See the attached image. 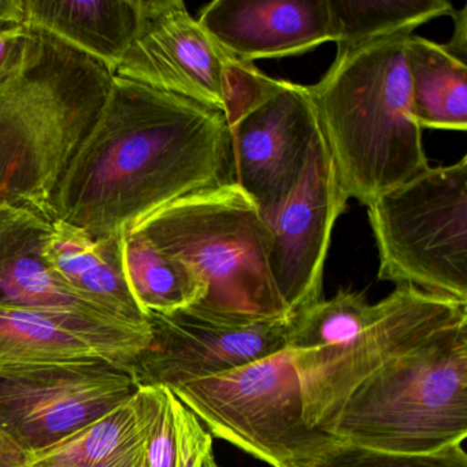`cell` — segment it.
Listing matches in <instances>:
<instances>
[{
    "mask_svg": "<svg viewBox=\"0 0 467 467\" xmlns=\"http://www.w3.org/2000/svg\"><path fill=\"white\" fill-rule=\"evenodd\" d=\"M228 184L234 151L223 111L113 78L57 185L51 217L94 237L122 234L179 199Z\"/></svg>",
    "mask_w": 467,
    "mask_h": 467,
    "instance_id": "1",
    "label": "cell"
},
{
    "mask_svg": "<svg viewBox=\"0 0 467 467\" xmlns=\"http://www.w3.org/2000/svg\"><path fill=\"white\" fill-rule=\"evenodd\" d=\"M411 34L337 51L324 78L307 86L341 188L366 207L431 168L410 108L404 45Z\"/></svg>",
    "mask_w": 467,
    "mask_h": 467,
    "instance_id": "2",
    "label": "cell"
},
{
    "mask_svg": "<svg viewBox=\"0 0 467 467\" xmlns=\"http://www.w3.org/2000/svg\"><path fill=\"white\" fill-rule=\"evenodd\" d=\"M113 78L99 62L45 34L31 64L0 87V204L53 220L57 185Z\"/></svg>",
    "mask_w": 467,
    "mask_h": 467,
    "instance_id": "3",
    "label": "cell"
},
{
    "mask_svg": "<svg viewBox=\"0 0 467 467\" xmlns=\"http://www.w3.org/2000/svg\"><path fill=\"white\" fill-rule=\"evenodd\" d=\"M128 231L144 234L161 251L184 262L204 285L187 308L228 325L289 318L270 272V231L236 184L179 199Z\"/></svg>",
    "mask_w": 467,
    "mask_h": 467,
    "instance_id": "4",
    "label": "cell"
},
{
    "mask_svg": "<svg viewBox=\"0 0 467 467\" xmlns=\"http://www.w3.org/2000/svg\"><path fill=\"white\" fill-rule=\"evenodd\" d=\"M322 431L385 452L423 455L467 436V317L360 382Z\"/></svg>",
    "mask_w": 467,
    "mask_h": 467,
    "instance_id": "5",
    "label": "cell"
},
{
    "mask_svg": "<svg viewBox=\"0 0 467 467\" xmlns=\"http://www.w3.org/2000/svg\"><path fill=\"white\" fill-rule=\"evenodd\" d=\"M379 280L467 303V157L374 199Z\"/></svg>",
    "mask_w": 467,
    "mask_h": 467,
    "instance_id": "6",
    "label": "cell"
},
{
    "mask_svg": "<svg viewBox=\"0 0 467 467\" xmlns=\"http://www.w3.org/2000/svg\"><path fill=\"white\" fill-rule=\"evenodd\" d=\"M169 390L212 436L273 467L305 466L340 441L306 423L302 381L288 348Z\"/></svg>",
    "mask_w": 467,
    "mask_h": 467,
    "instance_id": "7",
    "label": "cell"
},
{
    "mask_svg": "<svg viewBox=\"0 0 467 467\" xmlns=\"http://www.w3.org/2000/svg\"><path fill=\"white\" fill-rule=\"evenodd\" d=\"M114 78L182 95L236 122L275 78L232 58L182 0H141L140 24Z\"/></svg>",
    "mask_w": 467,
    "mask_h": 467,
    "instance_id": "8",
    "label": "cell"
},
{
    "mask_svg": "<svg viewBox=\"0 0 467 467\" xmlns=\"http://www.w3.org/2000/svg\"><path fill=\"white\" fill-rule=\"evenodd\" d=\"M463 317L467 303L399 285L379 302L376 321L351 340L316 351H291L302 381L306 423L322 431L360 382Z\"/></svg>",
    "mask_w": 467,
    "mask_h": 467,
    "instance_id": "9",
    "label": "cell"
},
{
    "mask_svg": "<svg viewBox=\"0 0 467 467\" xmlns=\"http://www.w3.org/2000/svg\"><path fill=\"white\" fill-rule=\"evenodd\" d=\"M136 390L130 366L108 360L0 371V429L35 453L128 403Z\"/></svg>",
    "mask_w": 467,
    "mask_h": 467,
    "instance_id": "10",
    "label": "cell"
},
{
    "mask_svg": "<svg viewBox=\"0 0 467 467\" xmlns=\"http://www.w3.org/2000/svg\"><path fill=\"white\" fill-rule=\"evenodd\" d=\"M348 201L318 127L299 182L264 218L270 231V272L291 316L321 300L333 228Z\"/></svg>",
    "mask_w": 467,
    "mask_h": 467,
    "instance_id": "11",
    "label": "cell"
},
{
    "mask_svg": "<svg viewBox=\"0 0 467 467\" xmlns=\"http://www.w3.org/2000/svg\"><path fill=\"white\" fill-rule=\"evenodd\" d=\"M229 130L234 184L267 218L299 182L318 132L307 86L275 80Z\"/></svg>",
    "mask_w": 467,
    "mask_h": 467,
    "instance_id": "12",
    "label": "cell"
},
{
    "mask_svg": "<svg viewBox=\"0 0 467 467\" xmlns=\"http://www.w3.org/2000/svg\"><path fill=\"white\" fill-rule=\"evenodd\" d=\"M292 319L228 325L182 310L150 314L151 340L130 365L138 388L207 379L288 348Z\"/></svg>",
    "mask_w": 467,
    "mask_h": 467,
    "instance_id": "13",
    "label": "cell"
},
{
    "mask_svg": "<svg viewBox=\"0 0 467 467\" xmlns=\"http://www.w3.org/2000/svg\"><path fill=\"white\" fill-rule=\"evenodd\" d=\"M150 340L149 321L0 305V371L94 360L130 366Z\"/></svg>",
    "mask_w": 467,
    "mask_h": 467,
    "instance_id": "14",
    "label": "cell"
},
{
    "mask_svg": "<svg viewBox=\"0 0 467 467\" xmlns=\"http://www.w3.org/2000/svg\"><path fill=\"white\" fill-rule=\"evenodd\" d=\"M198 21L244 64L302 56L335 42L329 0H214Z\"/></svg>",
    "mask_w": 467,
    "mask_h": 467,
    "instance_id": "15",
    "label": "cell"
},
{
    "mask_svg": "<svg viewBox=\"0 0 467 467\" xmlns=\"http://www.w3.org/2000/svg\"><path fill=\"white\" fill-rule=\"evenodd\" d=\"M51 221L29 207L0 204V305L121 319L78 296L51 270L45 258Z\"/></svg>",
    "mask_w": 467,
    "mask_h": 467,
    "instance_id": "16",
    "label": "cell"
},
{
    "mask_svg": "<svg viewBox=\"0 0 467 467\" xmlns=\"http://www.w3.org/2000/svg\"><path fill=\"white\" fill-rule=\"evenodd\" d=\"M122 234L94 237L72 223L51 221L45 258L75 294L125 321L147 317L133 299L122 269Z\"/></svg>",
    "mask_w": 467,
    "mask_h": 467,
    "instance_id": "17",
    "label": "cell"
},
{
    "mask_svg": "<svg viewBox=\"0 0 467 467\" xmlns=\"http://www.w3.org/2000/svg\"><path fill=\"white\" fill-rule=\"evenodd\" d=\"M26 26L86 54L114 76L140 24L141 0H24Z\"/></svg>",
    "mask_w": 467,
    "mask_h": 467,
    "instance_id": "18",
    "label": "cell"
},
{
    "mask_svg": "<svg viewBox=\"0 0 467 467\" xmlns=\"http://www.w3.org/2000/svg\"><path fill=\"white\" fill-rule=\"evenodd\" d=\"M404 56L415 122L422 130L466 132L467 64L414 34L407 36Z\"/></svg>",
    "mask_w": 467,
    "mask_h": 467,
    "instance_id": "19",
    "label": "cell"
},
{
    "mask_svg": "<svg viewBox=\"0 0 467 467\" xmlns=\"http://www.w3.org/2000/svg\"><path fill=\"white\" fill-rule=\"evenodd\" d=\"M144 431L135 403H128L86 428L31 453L29 467H143Z\"/></svg>",
    "mask_w": 467,
    "mask_h": 467,
    "instance_id": "20",
    "label": "cell"
},
{
    "mask_svg": "<svg viewBox=\"0 0 467 467\" xmlns=\"http://www.w3.org/2000/svg\"><path fill=\"white\" fill-rule=\"evenodd\" d=\"M121 255L128 288L147 318L150 314L169 316L187 310L203 299L201 278L144 234L125 231Z\"/></svg>",
    "mask_w": 467,
    "mask_h": 467,
    "instance_id": "21",
    "label": "cell"
},
{
    "mask_svg": "<svg viewBox=\"0 0 467 467\" xmlns=\"http://www.w3.org/2000/svg\"><path fill=\"white\" fill-rule=\"evenodd\" d=\"M329 7L337 51L414 32L428 21L453 12L448 0H329Z\"/></svg>",
    "mask_w": 467,
    "mask_h": 467,
    "instance_id": "22",
    "label": "cell"
},
{
    "mask_svg": "<svg viewBox=\"0 0 467 467\" xmlns=\"http://www.w3.org/2000/svg\"><path fill=\"white\" fill-rule=\"evenodd\" d=\"M379 314V302L370 305L365 294L340 289L294 316L288 349L297 354L346 343L370 327Z\"/></svg>",
    "mask_w": 467,
    "mask_h": 467,
    "instance_id": "23",
    "label": "cell"
},
{
    "mask_svg": "<svg viewBox=\"0 0 467 467\" xmlns=\"http://www.w3.org/2000/svg\"><path fill=\"white\" fill-rule=\"evenodd\" d=\"M173 393L165 387H141L135 403L144 431V467H177Z\"/></svg>",
    "mask_w": 467,
    "mask_h": 467,
    "instance_id": "24",
    "label": "cell"
},
{
    "mask_svg": "<svg viewBox=\"0 0 467 467\" xmlns=\"http://www.w3.org/2000/svg\"><path fill=\"white\" fill-rule=\"evenodd\" d=\"M300 467H467L463 444L423 455L385 452L337 441L319 458Z\"/></svg>",
    "mask_w": 467,
    "mask_h": 467,
    "instance_id": "25",
    "label": "cell"
},
{
    "mask_svg": "<svg viewBox=\"0 0 467 467\" xmlns=\"http://www.w3.org/2000/svg\"><path fill=\"white\" fill-rule=\"evenodd\" d=\"M174 396V395H173ZM177 431V467H207L213 452V436L190 409L173 399Z\"/></svg>",
    "mask_w": 467,
    "mask_h": 467,
    "instance_id": "26",
    "label": "cell"
},
{
    "mask_svg": "<svg viewBox=\"0 0 467 467\" xmlns=\"http://www.w3.org/2000/svg\"><path fill=\"white\" fill-rule=\"evenodd\" d=\"M45 34L29 26L0 32V87L17 78L42 47Z\"/></svg>",
    "mask_w": 467,
    "mask_h": 467,
    "instance_id": "27",
    "label": "cell"
},
{
    "mask_svg": "<svg viewBox=\"0 0 467 467\" xmlns=\"http://www.w3.org/2000/svg\"><path fill=\"white\" fill-rule=\"evenodd\" d=\"M451 17L455 20V29H453L450 42L442 46L451 56L455 57L463 64H467V7L464 6L458 12L453 10Z\"/></svg>",
    "mask_w": 467,
    "mask_h": 467,
    "instance_id": "28",
    "label": "cell"
},
{
    "mask_svg": "<svg viewBox=\"0 0 467 467\" xmlns=\"http://www.w3.org/2000/svg\"><path fill=\"white\" fill-rule=\"evenodd\" d=\"M31 453L0 429V467H29Z\"/></svg>",
    "mask_w": 467,
    "mask_h": 467,
    "instance_id": "29",
    "label": "cell"
},
{
    "mask_svg": "<svg viewBox=\"0 0 467 467\" xmlns=\"http://www.w3.org/2000/svg\"><path fill=\"white\" fill-rule=\"evenodd\" d=\"M26 26L24 0H0V32Z\"/></svg>",
    "mask_w": 467,
    "mask_h": 467,
    "instance_id": "30",
    "label": "cell"
},
{
    "mask_svg": "<svg viewBox=\"0 0 467 467\" xmlns=\"http://www.w3.org/2000/svg\"><path fill=\"white\" fill-rule=\"evenodd\" d=\"M207 467H220L217 464V462H215L214 456H213L212 459H210L209 463H207Z\"/></svg>",
    "mask_w": 467,
    "mask_h": 467,
    "instance_id": "31",
    "label": "cell"
},
{
    "mask_svg": "<svg viewBox=\"0 0 467 467\" xmlns=\"http://www.w3.org/2000/svg\"><path fill=\"white\" fill-rule=\"evenodd\" d=\"M143 467H144V464H143Z\"/></svg>",
    "mask_w": 467,
    "mask_h": 467,
    "instance_id": "32",
    "label": "cell"
}]
</instances>
